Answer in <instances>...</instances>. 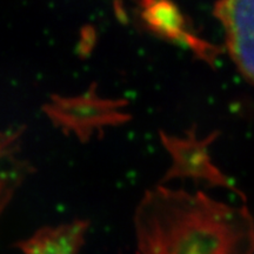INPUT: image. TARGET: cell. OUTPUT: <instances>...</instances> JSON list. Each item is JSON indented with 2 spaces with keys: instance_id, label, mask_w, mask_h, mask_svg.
Wrapping results in <instances>:
<instances>
[{
  "instance_id": "1",
  "label": "cell",
  "mask_w": 254,
  "mask_h": 254,
  "mask_svg": "<svg viewBox=\"0 0 254 254\" xmlns=\"http://www.w3.org/2000/svg\"><path fill=\"white\" fill-rule=\"evenodd\" d=\"M142 254H253L254 222L198 192L164 187L146 196L138 213Z\"/></svg>"
},
{
  "instance_id": "2",
  "label": "cell",
  "mask_w": 254,
  "mask_h": 254,
  "mask_svg": "<svg viewBox=\"0 0 254 254\" xmlns=\"http://www.w3.org/2000/svg\"><path fill=\"white\" fill-rule=\"evenodd\" d=\"M230 57L254 84V0H219L215 8Z\"/></svg>"
},
{
  "instance_id": "3",
  "label": "cell",
  "mask_w": 254,
  "mask_h": 254,
  "mask_svg": "<svg viewBox=\"0 0 254 254\" xmlns=\"http://www.w3.org/2000/svg\"><path fill=\"white\" fill-rule=\"evenodd\" d=\"M86 228L84 221L41 228L21 243L20 249L24 254H79Z\"/></svg>"
}]
</instances>
